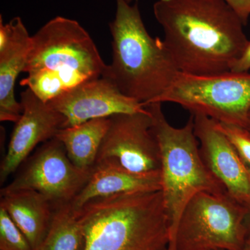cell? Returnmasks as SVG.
Masks as SVG:
<instances>
[{
    "label": "cell",
    "mask_w": 250,
    "mask_h": 250,
    "mask_svg": "<svg viewBox=\"0 0 250 250\" xmlns=\"http://www.w3.org/2000/svg\"><path fill=\"white\" fill-rule=\"evenodd\" d=\"M153 11L163 42L183 73L230 71L249 41L241 18L224 0H158Z\"/></svg>",
    "instance_id": "1"
},
{
    "label": "cell",
    "mask_w": 250,
    "mask_h": 250,
    "mask_svg": "<svg viewBox=\"0 0 250 250\" xmlns=\"http://www.w3.org/2000/svg\"><path fill=\"white\" fill-rule=\"evenodd\" d=\"M116 13L109 23L112 62L103 77L111 80L125 96L143 106L156 103L170 88L180 71L162 39L149 35L139 1L116 0Z\"/></svg>",
    "instance_id": "2"
},
{
    "label": "cell",
    "mask_w": 250,
    "mask_h": 250,
    "mask_svg": "<svg viewBox=\"0 0 250 250\" xmlns=\"http://www.w3.org/2000/svg\"><path fill=\"white\" fill-rule=\"evenodd\" d=\"M75 211L85 250H167L170 225L161 190L98 197Z\"/></svg>",
    "instance_id": "3"
},
{
    "label": "cell",
    "mask_w": 250,
    "mask_h": 250,
    "mask_svg": "<svg viewBox=\"0 0 250 250\" xmlns=\"http://www.w3.org/2000/svg\"><path fill=\"white\" fill-rule=\"evenodd\" d=\"M106 65L88 31L75 20L57 16L31 36L21 85L47 103L86 81Z\"/></svg>",
    "instance_id": "4"
},
{
    "label": "cell",
    "mask_w": 250,
    "mask_h": 250,
    "mask_svg": "<svg viewBox=\"0 0 250 250\" xmlns=\"http://www.w3.org/2000/svg\"><path fill=\"white\" fill-rule=\"evenodd\" d=\"M161 103L146 105L161 153V191L170 225L167 250H175L179 220L186 206L200 192H228L205 165L194 131L193 117L180 128L171 125Z\"/></svg>",
    "instance_id": "5"
},
{
    "label": "cell",
    "mask_w": 250,
    "mask_h": 250,
    "mask_svg": "<svg viewBox=\"0 0 250 250\" xmlns=\"http://www.w3.org/2000/svg\"><path fill=\"white\" fill-rule=\"evenodd\" d=\"M248 206L228 192H200L179 220L175 250H241L247 241Z\"/></svg>",
    "instance_id": "6"
},
{
    "label": "cell",
    "mask_w": 250,
    "mask_h": 250,
    "mask_svg": "<svg viewBox=\"0 0 250 250\" xmlns=\"http://www.w3.org/2000/svg\"><path fill=\"white\" fill-rule=\"evenodd\" d=\"M177 104L191 114L205 115L223 124L248 127L250 72L197 75L179 72L156 103Z\"/></svg>",
    "instance_id": "7"
},
{
    "label": "cell",
    "mask_w": 250,
    "mask_h": 250,
    "mask_svg": "<svg viewBox=\"0 0 250 250\" xmlns=\"http://www.w3.org/2000/svg\"><path fill=\"white\" fill-rule=\"evenodd\" d=\"M92 171L80 170L72 164L63 145L57 138L44 143L1 193L20 190L39 192L54 207L70 203L82 190Z\"/></svg>",
    "instance_id": "8"
},
{
    "label": "cell",
    "mask_w": 250,
    "mask_h": 250,
    "mask_svg": "<svg viewBox=\"0 0 250 250\" xmlns=\"http://www.w3.org/2000/svg\"><path fill=\"white\" fill-rule=\"evenodd\" d=\"M110 121L95 164L114 163L136 173L160 172V148L147 108L137 113L114 115Z\"/></svg>",
    "instance_id": "9"
},
{
    "label": "cell",
    "mask_w": 250,
    "mask_h": 250,
    "mask_svg": "<svg viewBox=\"0 0 250 250\" xmlns=\"http://www.w3.org/2000/svg\"><path fill=\"white\" fill-rule=\"evenodd\" d=\"M47 103L65 118L63 128L146 109L142 104L125 96L111 80L103 76L83 82Z\"/></svg>",
    "instance_id": "10"
},
{
    "label": "cell",
    "mask_w": 250,
    "mask_h": 250,
    "mask_svg": "<svg viewBox=\"0 0 250 250\" xmlns=\"http://www.w3.org/2000/svg\"><path fill=\"white\" fill-rule=\"evenodd\" d=\"M21 96L22 113L16 123L7 152L1 161V184L19 168L37 145L55 138L65 123L60 113L29 88L22 92Z\"/></svg>",
    "instance_id": "11"
},
{
    "label": "cell",
    "mask_w": 250,
    "mask_h": 250,
    "mask_svg": "<svg viewBox=\"0 0 250 250\" xmlns=\"http://www.w3.org/2000/svg\"><path fill=\"white\" fill-rule=\"evenodd\" d=\"M193 117L194 131L205 165L237 201L250 205V174L236 149L218 126L205 115Z\"/></svg>",
    "instance_id": "12"
},
{
    "label": "cell",
    "mask_w": 250,
    "mask_h": 250,
    "mask_svg": "<svg viewBox=\"0 0 250 250\" xmlns=\"http://www.w3.org/2000/svg\"><path fill=\"white\" fill-rule=\"evenodd\" d=\"M9 24V37L0 42V121L16 123L22 115V106L15 97V85L24 71L31 36L21 17L13 18Z\"/></svg>",
    "instance_id": "13"
},
{
    "label": "cell",
    "mask_w": 250,
    "mask_h": 250,
    "mask_svg": "<svg viewBox=\"0 0 250 250\" xmlns=\"http://www.w3.org/2000/svg\"><path fill=\"white\" fill-rule=\"evenodd\" d=\"M161 190V172L136 173L114 163L95 164L88 182L72 200V208L77 210L87 202L120 193Z\"/></svg>",
    "instance_id": "14"
},
{
    "label": "cell",
    "mask_w": 250,
    "mask_h": 250,
    "mask_svg": "<svg viewBox=\"0 0 250 250\" xmlns=\"http://www.w3.org/2000/svg\"><path fill=\"white\" fill-rule=\"evenodd\" d=\"M2 207L37 250L48 232L54 206L47 197L32 190L1 193Z\"/></svg>",
    "instance_id": "15"
},
{
    "label": "cell",
    "mask_w": 250,
    "mask_h": 250,
    "mask_svg": "<svg viewBox=\"0 0 250 250\" xmlns=\"http://www.w3.org/2000/svg\"><path fill=\"white\" fill-rule=\"evenodd\" d=\"M110 123V117L91 120L61 129L55 138L63 145L74 165L80 170L92 171Z\"/></svg>",
    "instance_id": "16"
},
{
    "label": "cell",
    "mask_w": 250,
    "mask_h": 250,
    "mask_svg": "<svg viewBox=\"0 0 250 250\" xmlns=\"http://www.w3.org/2000/svg\"><path fill=\"white\" fill-rule=\"evenodd\" d=\"M82 223L70 203L54 207L48 232L37 250H85Z\"/></svg>",
    "instance_id": "17"
},
{
    "label": "cell",
    "mask_w": 250,
    "mask_h": 250,
    "mask_svg": "<svg viewBox=\"0 0 250 250\" xmlns=\"http://www.w3.org/2000/svg\"><path fill=\"white\" fill-rule=\"evenodd\" d=\"M0 250H34L27 237L0 207Z\"/></svg>",
    "instance_id": "18"
},
{
    "label": "cell",
    "mask_w": 250,
    "mask_h": 250,
    "mask_svg": "<svg viewBox=\"0 0 250 250\" xmlns=\"http://www.w3.org/2000/svg\"><path fill=\"white\" fill-rule=\"evenodd\" d=\"M218 123L219 128L236 149L237 154L250 174V130L236 125Z\"/></svg>",
    "instance_id": "19"
},
{
    "label": "cell",
    "mask_w": 250,
    "mask_h": 250,
    "mask_svg": "<svg viewBox=\"0 0 250 250\" xmlns=\"http://www.w3.org/2000/svg\"><path fill=\"white\" fill-rule=\"evenodd\" d=\"M241 18L246 26L250 17V0H224Z\"/></svg>",
    "instance_id": "20"
},
{
    "label": "cell",
    "mask_w": 250,
    "mask_h": 250,
    "mask_svg": "<svg viewBox=\"0 0 250 250\" xmlns=\"http://www.w3.org/2000/svg\"><path fill=\"white\" fill-rule=\"evenodd\" d=\"M250 70V41L243 49L241 55L236 59L230 67V71L247 72Z\"/></svg>",
    "instance_id": "21"
},
{
    "label": "cell",
    "mask_w": 250,
    "mask_h": 250,
    "mask_svg": "<svg viewBox=\"0 0 250 250\" xmlns=\"http://www.w3.org/2000/svg\"><path fill=\"white\" fill-rule=\"evenodd\" d=\"M247 230V241L250 242V205L248 206V211L245 220Z\"/></svg>",
    "instance_id": "22"
},
{
    "label": "cell",
    "mask_w": 250,
    "mask_h": 250,
    "mask_svg": "<svg viewBox=\"0 0 250 250\" xmlns=\"http://www.w3.org/2000/svg\"><path fill=\"white\" fill-rule=\"evenodd\" d=\"M241 250H250V242L246 241L244 248Z\"/></svg>",
    "instance_id": "23"
},
{
    "label": "cell",
    "mask_w": 250,
    "mask_h": 250,
    "mask_svg": "<svg viewBox=\"0 0 250 250\" xmlns=\"http://www.w3.org/2000/svg\"><path fill=\"white\" fill-rule=\"evenodd\" d=\"M248 129L250 130V112L249 114V118H248Z\"/></svg>",
    "instance_id": "24"
},
{
    "label": "cell",
    "mask_w": 250,
    "mask_h": 250,
    "mask_svg": "<svg viewBox=\"0 0 250 250\" xmlns=\"http://www.w3.org/2000/svg\"><path fill=\"white\" fill-rule=\"evenodd\" d=\"M125 1H126V2L129 3V4H131L134 0H125Z\"/></svg>",
    "instance_id": "25"
}]
</instances>
